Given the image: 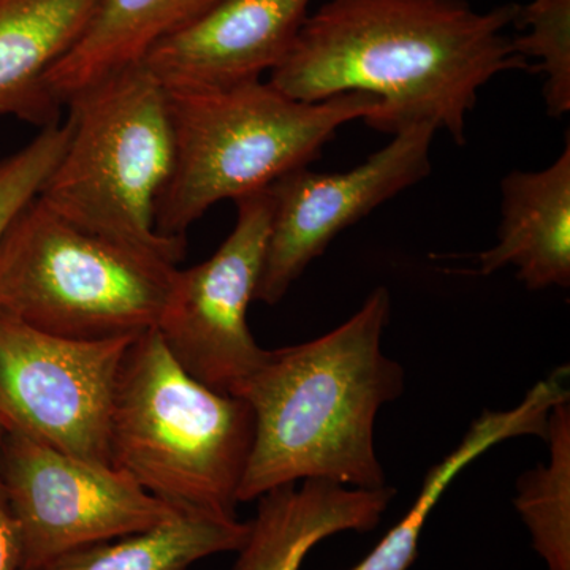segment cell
Wrapping results in <instances>:
<instances>
[{
  "instance_id": "obj_14",
  "label": "cell",
  "mask_w": 570,
  "mask_h": 570,
  "mask_svg": "<svg viewBox=\"0 0 570 570\" xmlns=\"http://www.w3.org/2000/svg\"><path fill=\"white\" fill-rule=\"evenodd\" d=\"M99 0H0V116L40 126L58 122L45 88L48 73L66 58Z\"/></svg>"
},
{
  "instance_id": "obj_13",
  "label": "cell",
  "mask_w": 570,
  "mask_h": 570,
  "mask_svg": "<svg viewBox=\"0 0 570 570\" xmlns=\"http://www.w3.org/2000/svg\"><path fill=\"white\" fill-rule=\"evenodd\" d=\"M498 242L479 255V275L517 266L530 291L570 284V141L540 171H510L501 183Z\"/></svg>"
},
{
  "instance_id": "obj_18",
  "label": "cell",
  "mask_w": 570,
  "mask_h": 570,
  "mask_svg": "<svg viewBox=\"0 0 570 570\" xmlns=\"http://www.w3.org/2000/svg\"><path fill=\"white\" fill-rule=\"evenodd\" d=\"M549 463L524 472L513 499L532 547L549 570H570V407H553L547 425Z\"/></svg>"
},
{
  "instance_id": "obj_20",
  "label": "cell",
  "mask_w": 570,
  "mask_h": 570,
  "mask_svg": "<svg viewBox=\"0 0 570 570\" xmlns=\"http://www.w3.org/2000/svg\"><path fill=\"white\" fill-rule=\"evenodd\" d=\"M70 138V122L51 124L18 151L0 159V238L11 220L40 194Z\"/></svg>"
},
{
  "instance_id": "obj_2",
  "label": "cell",
  "mask_w": 570,
  "mask_h": 570,
  "mask_svg": "<svg viewBox=\"0 0 570 570\" xmlns=\"http://www.w3.org/2000/svg\"><path fill=\"white\" fill-rule=\"evenodd\" d=\"M389 317L390 294L379 287L343 325L268 351L236 385L232 395L245 400L255 419L239 502L305 479L367 490L387 485L374 425L381 407L404 389L403 367L381 347Z\"/></svg>"
},
{
  "instance_id": "obj_1",
  "label": "cell",
  "mask_w": 570,
  "mask_h": 570,
  "mask_svg": "<svg viewBox=\"0 0 570 570\" xmlns=\"http://www.w3.org/2000/svg\"><path fill=\"white\" fill-rule=\"evenodd\" d=\"M519 3L490 11L466 0H326L307 14L275 88L299 102L370 94L381 107L370 126L393 134L420 124L466 142L479 91L498 75L532 70L508 33Z\"/></svg>"
},
{
  "instance_id": "obj_8",
  "label": "cell",
  "mask_w": 570,
  "mask_h": 570,
  "mask_svg": "<svg viewBox=\"0 0 570 570\" xmlns=\"http://www.w3.org/2000/svg\"><path fill=\"white\" fill-rule=\"evenodd\" d=\"M134 340H69L0 313V431L112 468V396Z\"/></svg>"
},
{
  "instance_id": "obj_5",
  "label": "cell",
  "mask_w": 570,
  "mask_h": 570,
  "mask_svg": "<svg viewBox=\"0 0 570 570\" xmlns=\"http://www.w3.org/2000/svg\"><path fill=\"white\" fill-rule=\"evenodd\" d=\"M70 138L39 197L69 223L178 265L186 238L156 230L174 167L167 92L142 63L67 104Z\"/></svg>"
},
{
  "instance_id": "obj_9",
  "label": "cell",
  "mask_w": 570,
  "mask_h": 570,
  "mask_svg": "<svg viewBox=\"0 0 570 570\" xmlns=\"http://www.w3.org/2000/svg\"><path fill=\"white\" fill-rule=\"evenodd\" d=\"M232 234L202 264L176 268L156 330L176 362L206 387L232 395L265 362L247 311L268 243L272 200L261 190L235 202Z\"/></svg>"
},
{
  "instance_id": "obj_6",
  "label": "cell",
  "mask_w": 570,
  "mask_h": 570,
  "mask_svg": "<svg viewBox=\"0 0 570 570\" xmlns=\"http://www.w3.org/2000/svg\"><path fill=\"white\" fill-rule=\"evenodd\" d=\"M178 265L63 219L37 195L0 238V313L78 341L156 328Z\"/></svg>"
},
{
  "instance_id": "obj_16",
  "label": "cell",
  "mask_w": 570,
  "mask_h": 570,
  "mask_svg": "<svg viewBox=\"0 0 570 570\" xmlns=\"http://www.w3.org/2000/svg\"><path fill=\"white\" fill-rule=\"evenodd\" d=\"M568 381L569 367H558L549 377L539 381L519 406L510 411L483 412L469 428L459 448L428 471L419 498L404 519L351 570H409L417 558L419 539L426 520L453 479L472 461L508 439H546L551 411L558 404L569 403Z\"/></svg>"
},
{
  "instance_id": "obj_21",
  "label": "cell",
  "mask_w": 570,
  "mask_h": 570,
  "mask_svg": "<svg viewBox=\"0 0 570 570\" xmlns=\"http://www.w3.org/2000/svg\"><path fill=\"white\" fill-rule=\"evenodd\" d=\"M18 568H20V542H18L17 527L0 493V570H18Z\"/></svg>"
},
{
  "instance_id": "obj_11",
  "label": "cell",
  "mask_w": 570,
  "mask_h": 570,
  "mask_svg": "<svg viewBox=\"0 0 570 570\" xmlns=\"http://www.w3.org/2000/svg\"><path fill=\"white\" fill-rule=\"evenodd\" d=\"M311 0H220L142 59L165 89H223L261 81L284 61Z\"/></svg>"
},
{
  "instance_id": "obj_15",
  "label": "cell",
  "mask_w": 570,
  "mask_h": 570,
  "mask_svg": "<svg viewBox=\"0 0 570 570\" xmlns=\"http://www.w3.org/2000/svg\"><path fill=\"white\" fill-rule=\"evenodd\" d=\"M220 0H99L73 50L48 73V96L62 108L89 86L142 62L149 51Z\"/></svg>"
},
{
  "instance_id": "obj_3",
  "label": "cell",
  "mask_w": 570,
  "mask_h": 570,
  "mask_svg": "<svg viewBox=\"0 0 570 570\" xmlns=\"http://www.w3.org/2000/svg\"><path fill=\"white\" fill-rule=\"evenodd\" d=\"M174 167L156 208V230L186 238L212 206L265 190L321 156L344 124L379 111L370 94L299 102L272 82L223 89H165Z\"/></svg>"
},
{
  "instance_id": "obj_19",
  "label": "cell",
  "mask_w": 570,
  "mask_h": 570,
  "mask_svg": "<svg viewBox=\"0 0 570 570\" xmlns=\"http://www.w3.org/2000/svg\"><path fill=\"white\" fill-rule=\"evenodd\" d=\"M515 24L528 32L513 39V48L527 61L539 59L547 112L560 118L570 110V0H531L520 6Z\"/></svg>"
},
{
  "instance_id": "obj_17",
  "label": "cell",
  "mask_w": 570,
  "mask_h": 570,
  "mask_svg": "<svg viewBox=\"0 0 570 570\" xmlns=\"http://www.w3.org/2000/svg\"><path fill=\"white\" fill-rule=\"evenodd\" d=\"M249 521L178 513L149 530L70 551L45 570H187L205 558L238 551Z\"/></svg>"
},
{
  "instance_id": "obj_12",
  "label": "cell",
  "mask_w": 570,
  "mask_h": 570,
  "mask_svg": "<svg viewBox=\"0 0 570 570\" xmlns=\"http://www.w3.org/2000/svg\"><path fill=\"white\" fill-rule=\"evenodd\" d=\"M395 489H354L305 479L266 491L249 521L232 570H299L318 542L340 532H370L395 498Z\"/></svg>"
},
{
  "instance_id": "obj_7",
  "label": "cell",
  "mask_w": 570,
  "mask_h": 570,
  "mask_svg": "<svg viewBox=\"0 0 570 570\" xmlns=\"http://www.w3.org/2000/svg\"><path fill=\"white\" fill-rule=\"evenodd\" d=\"M0 493L17 527L18 570H45L94 543L178 515L129 475L17 433L0 436Z\"/></svg>"
},
{
  "instance_id": "obj_4",
  "label": "cell",
  "mask_w": 570,
  "mask_h": 570,
  "mask_svg": "<svg viewBox=\"0 0 570 570\" xmlns=\"http://www.w3.org/2000/svg\"><path fill=\"white\" fill-rule=\"evenodd\" d=\"M254 434L245 400L186 373L156 328L135 337L112 396V468L179 513L235 520Z\"/></svg>"
},
{
  "instance_id": "obj_10",
  "label": "cell",
  "mask_w": 570,
  "mask_h": 570,
  "mask_svg": "<svg viewBox=\"0 0 570 570\" xmlns=\"http://www.w3.org/2000/svg\"><path fill=\"white\" fill-rule=\"evenodd\" d=\"M436 132L430 124L406 127L347 174L302 167L266 187L272 220L255 302L277 305L337 234L426 178Z\"/></svg>"
}]
</instances>
